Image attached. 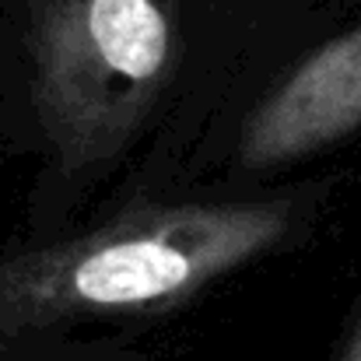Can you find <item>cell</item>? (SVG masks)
<instances>
[{
  "instance_id": "obj_1",
  "label": "cell",
  "mask_w": 361,
  "mask_h": 361,
  "mask_svg": "<svg viewBox=\"0 0 361 361\" xmlns=\"http://www.w3.org/2000/svg\"><path fill=\"white\" fill-rule=\"evenodd\" d=\"M288 228L291 204L281 200L130 211L88 235L0 259V330L176 305L267 252Z\"/></svg>"
},
{
  "instance_id": "obj_2",
  "label": "cell",
  "mask_w": 361,
  "mask_h": 361,
  "mask_svg": "<svg viewBox=\"0 0 361 361\" xmlns=\"http://www.w3.org/2000/svg\"><path fill=\"white\" fill-rule=\"evenodd\" d=\"M172 67L169 0H42L32 25V88L63 169H95L123 151Z\"/></svg>"
},
{
  "instance_id": "obj_3",
  "label": "cell",
  "mask_w": 361,
  "mask_h": 361,
  "mask_svg": "<svg viewBox=\"0 0 361 361\" xmlns=\"http://www.w3.org/2000/svg\"><path fill=\"white\" fill-rule=\"evenodd\" d=\"M361 126V28L305 56L242 126L239 161L270 169L305 158Z\"/></svg>"
},
{
  "instance_id": "obj_4",
  "label": "cell",
  "mask_w": 361,
  "mask_h": 361,
  "mask_svg": "<svg viewBox=\"0 0 361 361\" xmlns=\"http://www.w3.org/2000/svg\"><path fill=\"white\" fill-rule=\"evenodd\" d=\"M344 361H361V330H358V337H355V344H351V351H348Z\"/></svg>"
}]
</instances>
